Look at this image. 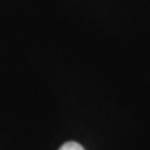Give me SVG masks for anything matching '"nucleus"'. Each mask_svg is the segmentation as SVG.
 Listing matches in <instances>:
<instances>
[{"mask_svg":"<svg viewBox=\"0 0 150 150\" xmlns=\"http://www.w3.org/2000/svg\"><path fill=\"white\" fill-rule=\"evenodd\" d=\"M58 150H84L81 147L78 142H74V141H69V142H64L63 146H61Z\"/></svg>","mask_w":150,"mask_h":150,"instance_id":"obj_1","label":"nucleus"}]
</instances>
